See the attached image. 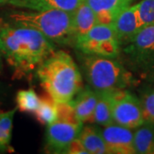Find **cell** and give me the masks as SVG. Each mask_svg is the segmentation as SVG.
<instances>
[{
    "label": "cell",
    "mask_w": 154,
    "mask_h": 154,
    "mask_svg": "<svg viewBox=\"0 0 154 154\" xmlns=\"http://www.w3.org/2000/svg\"><path fill=\"white\" fill-rule=\"evenodd\" d=\"M55 43L33 28L0 21V51L16 79L26 78L56 51Z\"/></svg>",
    "instance_id": "6da1fadb"
},
{
    "label": "cell",
    "mask_w": 154,
    "mask_h": 154,
    "mask_svg": "<svg viewBox=\"0 0 154 154\" xmlns=\"http://www.w3.org/2000/svg\"><path fill=\"white\" fill-rule=\"evenodd\" d=\"M40 86L56 103L70 102L82 88V77L71 56L55 51L35 71Z\"/></svg>",
    "instance_id": "7a4b0ae2"
},
{
    "label": "cell",
    "mask_w": 154,
    "mask_h": 154,
    "mask_svg": "<svg viewBox=\"0 0 154 154\" xmlns=\"http://www.w3.org/2000/svg\"><path fill=\"white\" fill-rule=\"evenodd\" d=\"M5 20L33 28L55 44L75 46L76 43L73 12L62 10L11 11L6 13Z\"/></svg>",
    "instance_id": "3957f363"
},
{
    "label": "cell",
    "mask_w": 154,
    "mask_h": 154,
    "mask_svg": "<svg viewBox=\"0 0 154 154\" xmlns=\"http://www.w3.org/2000/svg\"><path fill=\"white\" fill-rule=\"evenodd\" d=\"M82 69L89 87L97 92L123 90L134 83L132 74L116 58L82 54Z\"/></svg>",
    "instance_id": "277c9868"
},
{
    "label": "cell",
    "mask_w": 154,
    "mask_h": 154,
    "mask_svg": "<svg viewBox=\"0 0 154 154\" xmlns=\"http://www.w3.org/2000/svg\"><path fill=\"white\" fill-rule=\"evenodd\" d=\"M75 47L82 54L116 58L120 54V45L112 24H97L88 33L77 38Z\"/></svg>",
    "instance_id": "5b68a950"
},
{
    "label": "cell",
    "mask_w": 154,
    "mask_h": 154,
    "mask_svg": "<svg viewBox=\"0 0 154 154\" xmlns=\"http://www.w3.org/2000/svg\"><path fill=\"white\" fill-rule=\"evenodd\" d=\"M123 52L129 63L142 70L154 66V24L145 26L124 46Z\"/></svg>",
    "instance_id": "8992f818"
},
{
    "label": "cell",
    "mask_w": 154,
    "mask_h": 154,
    "mask_svg": "<svg viewBox=\"0 0 154 154\" xmlns=\"http://www.w3.org/2000/svg\"><path fill=\"white\" fill-rule=\"evenodd\" d=\"M112 116L114 123L130 129L145 123L140 100L125 89L116 93Z\"/></svg>",
    "instance_id": "52a82bcc"
},
{
    "label": "cell",
    "mask_w": 154,
    "mask_h": 154,
    "mask_svg": "<svg viewBox=\"0 0 154 154\" xmlns=\"http://www.w3.org/2000/svg\"><path fill=\"white\" fill-rule=\"evenodd\" d=\"M83 123L74 124L57 120L46 125L45 134V146L51 153H66L71 142L79 136Z\"/></svg>",
    "instance_id": "ba28073f"
},
{
    "label": "cell",
    "mask_w": 154,
    "mask_h": 154,
    "mask_svg": "<svg viewBox=\"0 0 154 154\" xmlns=\"http://www.w3.org/2000/svg\"><path fill=\"white\" fill-rule=\"evenodd\" d=\"M112 26L120 46L127 45L142 28L138 13V5L123 9L116 16Z\"/></svg>",
    "instance_id": "9c48e42d"
},
{
    "label": "cell",
    "mask_w": 154,
    "mask_h": 154,
    "mask_svg": "<svg viewBox=\"0 0 154 154\" xmlns=\"http://www.w3.org/2000/svg\"><path fill=\"white\" fill-rule=\"evenodd\" d=\"M101 133L110 154L136 153L132 129L112 123L104 127Z\"/></svg>",
    "instance_id": "30bf717a"
},
{
    "label": "cell",
    "mask_w": 154,
    "mask_h": 154,
    "mask_svg": "<svg viewBox=\"0 0 154 154\" xmlns=\"http://www.w3.org/2000/svg\"><path fill=\"white\" fill-rule=\"evenodd\" d=\"M84 0H7V5L31 11L62 10L74 12Z\"/></svg>",
    "instance_id": "8fae6325"
},
{
    "label": "cell",
    "mask_w": 154,
    "mask_h": 154,
    "mask_svg": "<svg viewBox=\"0 0 154 154\" xmlns=\"http://www.w3.org/2000/svg\"><path fill=\"white\" fill-rule=\"evenodd\" d=\"M98 101V93L91 88L85 87L70 101L78 119L82 122H92Z\"/></svg>",
    "instance_id": "7c38bea8"
},
{
    "label": "cell",
    "mask_w": 154,
    "mask_h": 154,
    "mask_svg": "<svg viewBox=\"0 0 154 154\" xmlns=\"http://www.w3.org/2000/svg\"><path fill=\"white\" fill-rule=\"evenodd\" d=\"M96 14L100 24H112L116 16L130 5L131 0H85Z\"/></svg>",
    "instance_id": "4fadbf2b"
},
{
    "label": "cell",
    "mask_w": 154,
    "mask_h": 154,
    "mask_svg": "<svg viewBox=\"0 0 154 154\" xmlns=\"http://www.w3.org/2000/svg\"><path fill=\"white\" fill-rule=\"evenodd\" d=\"M116 91H96L98 93V101L91 123L94 122L103 127L114 123L112 111Z\"/></svg>",
    "instance_id": "5bb4252c"
},
{
    "label": "cell",
    "mask_w": 154,
    "mask_h": 154,
    "mask_svg": "<svg viewBox=\"0 0 154 154\" xmlns=\"http://www.w3.org/2000/svg\"><path fill=\"white\" fill-rule=\"evenodd\" d=\"M73 22L76 40L99 24L96 14L85 0L73 12Z\"/></svg>",
    "instance_id": "9a60e30c"
},
{
    "label": "cell",
    "mask_w": 154,
    "mask_h": 154,
    "mask_svg": "<svg viewBox=\"0 0 154 154\" xmlns=\"http://www.w3.org/2000/svg\"><path fill=\"white\" fill-rule=\"evenodd\" d=\"M78 139L90 154H110L101 129L94 126L82 127Z\"/></svg>",
    "instance_id": "2e32d148"
},
{
    "label": "cell",
    "mask_w": 154,
    "mask_h": 154,
    "mask_svg": "<svg viewBox=\"0 0 154 154\" xmlns=\"http://www.w3.org/2000/svg\"><path fill=\"white\" fill-rule=\"evenodd\" d=\"M134 146L136 153L154 154V126L145 122L134 133Z\"/></svg>",
    "instance_id": "e0dca14e"
},
{
    "label": "cell",
    "mask_w": 154,
    "mask_h": 154,
    "mask_svg": "<svg viewBox=\"0 0 154 154\" xmlns=\"http://www.w3.org/2000/svg\"><path fill=\"white\" fill-rule=\"evenodd\" d=\"M17 107L5 112H0V152H7L12 150L11 139L13 121Z\"/></svg>",
    "instance_id": "ac0fdd59"
},
{
    "label": "cell",
    "mask_w": 154,
    "mask_h": 154,
    "mask_svg": "<svg viewBox=\"0 0 154 154\" xmlns=\"http://www.w3.org/2000/svg\"><path fill=\"white\" fill-rule=\"evenodd\" d=\"M37 121L43 125H49L57 120L56 102L49 95L40 99L38 109L34 113Z\"/></svg>",
    "instance_id": "d6986e66"
},
{
    "label": "cell",
    "mask_w": 154,
    "mask_h": 154,
    "mask_svg": "<svg viewBox=\"0 0 154 154\" xmlns=\"http://www.w3.org/2000/svg\"><path fill=\"white\" fill-rule=\"evenodd\" d=\"M17 110L25 113L34 114L38 109L40 98L33 88L20 90L16 95Z\"/></svg>",
    "instance_id": "ffe728a7"
},
{
    "label": "cell",
    "mask_w": 154,
    "mask_h": 154,
    "mask_svg": "<svg viewBox=\"0 0 154 154\" xmlns=\"http://www.w3.org/2000/svg\"><path fill=\"white\" fill-rule=\"evenodd\" d=\"M137 5L142 28L154 24V0H142Z\"/></svg>",
    "instance_id": "44dd1931"
},
{
    "label": "cell",
    "mask_w": 154,
    "mask_h": 154,
    "mask_svg": "<svg viewBox=\"0 0 154 154\" xmlns=\"http://www.w3.org/2000/svg\"><path fill=\"white\" fill-rule=\"evenodd\" d=\"M57 111V120L71 122L74 124L83 123L77 117L75 111L74 110L70 102L56 103Z\"/></svg>",
    "instance_id": "7402d4cb"
},
{
    "label": "cell",
    "mask_w": 154,
    "mask_h": 154,
    "mask_svg": "<svg viewBox=\"0 0 154 154\" xmlns=\"http://www.w3.org/2000/svg\"><path fill=\"white\" fill-rule=\"evenodd\" d=\"M145 122L154 126V91L144 94L140 99Z\"/></svg>",
    "instance_id": "603a6c76"
},
{
    "label": "cell",
    "mask_w": 154,
    "mask_h": 154,
    "mask_svg": "<svg viewBox=\"0 0 154 154\" xmlns=\"http://www.w3.org/2000/svg\"><path fill=\"white\" fill-rule=\"evenodd\" d=\"M66 153L69 154H88V152L84 147L82 143L81 142V140L76 138L75 140H74L69 145V148L67 150Z\"/></svg>",
    "instance_id": "cb8c5ba5"
},
{
    "label": "cell",
    "mask_w": 154,
    "mask_h": 154,
    "mask_svg": "<svg viewBox=\"0 0 154 154\" xmlns=\"http://www.w3.org/2000/svg\"><path fill=\"white\" fill-rule=\"evenodd\" d=\"M4 57H3V55H2V52H1V51H0V74L2 73L3 71V69H4Z\"/></svg>",
    "instance_id": "d4e9b609"
},
{
    "label": "cell",
    "mask_w": 154,
    "mask_h": 154,
    "mask_svg": "<svg viewBox=\"0 0 154 154\" xmlns=\"http://www.w3.org/2000/svg\"><path fill=\"white\" fill-rule=\"evenodd\" d=\"M7 5V0H0V6Z\"/></svg>",
    "instance_id": "484cf974"
},
{
    "label": "cell",
    "mask_w": 154,
    "mask_h": 154,
    "mask_svg": "<svg viewBox=\"0 0 154 154\" xmlns=\"http://www.w3.org/2000/svg\"><path fill=\"white\" fill-rule=\"evenodd\" d=\"M1 92H2V89H1V87H0V95H1Z\"/></svg>",
    "instance_id": "4316f807"
},
{
    "label": "cell",
    "mask_w": 154,
    "mask_h": 154,
    "mask_svg": "<svg viewBox=\"0 0 154 154\" xmlns=\"http://www.w3.org/2000/svg\"><path fill=\"white\" fill-rule=\"evenodd\" d=\"M0 112H1V110H0Z\"/></svg>",
    "instance_id": "83f0119b"
},
{
    "label": "cell",
    "mask_w": 154,
    "mask_h": 154,
    "mask_svg": "<svg viewBox=\"0 0 154 154\" xmlns=\"http://www.w3.org/2000/svg\"><path fill=\"white\" fill-rule=\"evenodd\" d=\"M131 1H133V0H131Z\"/></svg>",
    "instance_id": "f1b7e54d"
}]
</instances>
